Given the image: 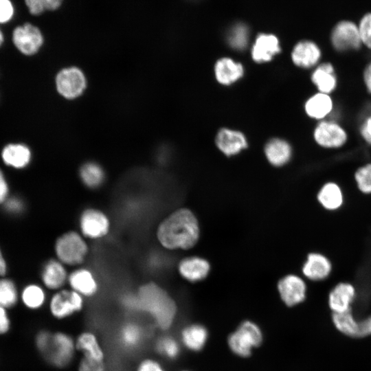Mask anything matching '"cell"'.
<instances>
[{"label": "cell", "instance_id": "277c9868", "mask_svg": "<svg viewBox=\"0 0 371 371\" xmlns=\"http://www.w3.org/2000/svg\"><path fill=\"white\" fill-rule=\"evenodd\" d=\"M77 354L75 337L67 331L57 330L52 331L49 348L42 357L52 367L63 370L74 363Z\"/></svg>", "mask_w": 371, "mask_h": 371}, {"label": "cell", "instance_id": "ba28073f", "mask_svg": "<svg viewBox=\"0 0 371 371\" xmlns=\"http://www.w3.org/2000/svg\"><path fill=\"white\" fill-rule=\"evenodd\" d=\"M55 85L58 93L67 100H74L85 92L87 81L85 73L76 66L60 69L56 74Z\"/></svg>", "mask_w": 371, "mask_h": 371}, {"label": "cell", "instance_id": "9c48e42d", "mask_svg": "<svg viewBox=\"0 0 371 371\" xmlns=\"http://www.w3.org/2000/svg\"><path fill=\"white\" fill-rule=\"evenodd\" d=\"M78 225L79 232L85 238L98 240L108 235L111 229V221L102 210L95 207H87L81 212Z\"/></svg>", "mask_w": 371, "mask_h": 371}, {"label": "cell", "instance_id": "ac0fdd59", "mask_svg": "<svg viewBox=\"0 0 371 371\" xmlns=\"http://www.w3.org/2000/svg\"><path fill=\"white\" fill-rule=\"evenodd\" d=\"M321 55V49L315 43L311 41H302L293 47L291 59L297 67L308 69L318 63Z\"/></svg>", "mask_w": 371, "mask_h": 371}, {"label": "cell", "instance_id": "7c38bea8", "mask_svg": "<svg viewBox=\"0 0 371 371\" xmlns=\"http://www.w3.org/2000/svg\"><path fill=\"white\" fill-rule=\"evenodd\" d=\"M313 137L317 144L327 148L342 146L347 141V133L337 123L322 121L315 127Z\"/></svg>", "mask_w": 371, "mask_h": 371}, {"label": "cell", "instance_id": "ab89813d", "mask_svg": "<svg viewBox=\"0 0 371 371\" xmlns=\"http://www.w3.org/2000/svg\"><path fill=\"white\" fill-rule=\"evenodd\" d=\"M358 28L362 44L371 49V12L362 16Z\"/></svg>", "mask_w": 371, "mask_h": 371}, {"label": "cell", "instance_id": "5bb4252c", "mask_svg": "<svg viewBox=\"0 0 371 371\" xmlns=\"http://www.w3.org/2000/svg\"><path fill=\"white\" fill-rule=\"evenodd\" d=\"M69 289L80 294L85 298L92 297L98 293L99 284L95 276L87 268L78 267L68 275Z\"/></svg>", "mask_w": 371, "mask_h": 371}, {"label": "cell", "instance_id": "60d3db41", "mask_svg": "<svg viewBox=\"0 0 371 371\" xmlns=\"http://www.w3.org/2000/svg\"><path fill=\"white\" fill-rule=\"evenodd\" d=\"M76 371H107L106 362H98L80 357L76 366Z\"/></svg>", "mask_w": 371, "mask_h": 371}, {"label": "cell", "instance_id": "bcb514c9", "mask_svg": "<svg viewBox=\"0 0 371 371\" xmlns=\"http://www.w3.org/2000/svg\"><path fill=\"white\" fill-rule=\"evenodd\" d=\"M9 188L3 172L0 170V204L8 198Z\"/></svg>", "mask_w": 371, "mask_h": 371}, {"label": "cell", "instance_id": "7bdbcfd3", "mask_svg": "<svg viewBox=\"0 0 371 371\" xmlns=\"http://www.w3.org/2000/svg\"><path fill=\"white\" fill-rule=\"evenodd\" d=\"M3 203L6 212L12 214H19L25 208L24 202L17 196L8 198Z\"/></svg>", "mask_w": 371, "mask_h": 371}, {"label": "cell", "instance_id": "484cf974", "mask_svg": "<svg viewBox=\"0 0 371 371\" xmlns=\"http://www.w3.org/2000/svg\"><path fill=\"white\" fill-rule=\"evenodd\" d=\"M265 153L271 164L282 166L291 159L292 150L286 141L280 138H273L266 144Z\"/></svg>", "mask_w": 371, "mask_h": 371}, {"label": "cell", "instance_id": "e575fe53", "mask_svg": "<svg viewBox=\"0 0 371 371\" xmlns=\"http://www.w3.org/2000/svg\"><path fill=\"white\" fill-rule=\"evenodd\" d=\"M249 41V30L242 23L234 25L228 32L227 41L229 45L237 50L244 49Z\"/></svg>", "mask_w": 371, "mask_h": 371}, {"label": "cell", "instance_id": "4fadbf2b", "mask_svg": "<svg viewBox=\"0 0 371 371\" xmlns=\"http://www.w3.org/2000/svg\"><path fill=\"white\" fill-rule=\"evenodd\" d=\"M76 347L81 357L98 362H106V352L97 333L83 330L75 337Z\"/></svg>", "mask_w": 371, "mask_h": 371}, {"label": "cell", "instance_id": "b9f144b4", "mask_svg": "<svg viewBox=\"0 0 371 371\" xmlns=\"http://www.w3.org/2000/svg\"><path fill=\"white\" fill-rule=\"evenodd\" d=\"M15 13V6L12 0H0V25L10 23Z\"/></svg>", "mask_w": 371, "mask_h": 371}, {"label": "cell", "instance_id": "f907efd6", "mask_svg": "<svg viewBox=\"0 0 371 371\" xmlns=\"http://www.w3.org/2000/svg\"><path fill=\"white\" fill-rule=\"evenodd\" d=\"M3 41H4V35L1 29L0 28V47L3 44Z\"/></svg>", "mask_w": 371, "mask_h": 371}, {"label": "cell", "instance_id": "e0dca14e", "mask_svg": "<svg viewBox=\"0 0 371 371\" xmlns=\"http://www.w3.org/2000/svg\"><path fill=\"white\" fill-rule=\"evenodd\" d=\"M216 144L218 148L227 156L236 155L248 146L243 133L225 128L218 132Z\"/></svg>", "mask_w": 371, "mask_h": 371}, {"label": "cell", "instance_id": "d590c367", "mask_svg": "<svg viewBox=\"0 0 371 371\" xmlns=\"http://www.w3.org/2000/svg\"><path fill=\"white\" fill-rule=\"evenodd\" d=\"M25 4L32 15H39L45 10H54L60 7L63 0H24Z\"/></svg>", "mask_w": 371, "mask_h": 371}, {"label": "cell", "instance_id": "816d5d0a", "mask_svg": "<svg viewBox=\"0 0 371 371\" xmlns=\"http://www.w3.org/2000/svg\"><path fill=\"white\" fill-rule=\"evenodd\" d=\"M181 371H188V370H181Z\"/></svg>", "mask_w": 371, "mask_h": 371}, {"label": "cell", "instance_id": "2e32d148", "mask_svg": "<svg viewBox=\"0 0 371 371\" xmlns=\"http://www.w3.org/2000/svg\"><path fill=\"white\" fill-rule=\"evenodd\" d=\"M69 273L66 266L57 258H51L43 265L41 278L45 288L58 291L67 282Z\"/></svg>", "mask_w": 371, "mask_h": 371}, {"label": "cell", "instance_id": "f1b7e54d", "mask_svg": "<svg viewBox=\"0 0 371 371\" xmlns=\"http://www.w3.org/2000/svg\"><path fill=\"white\" fill-rule=\"evenodd\" d=\"M333 102L329 95L324 93H317L306 102L304 109L306 114L312 118L321 120L333 110Z\"/></svg>", "mask_w": 371, "mask_h": 371}, {"label": "cell", "instance_id": "9a60e30c", "mask_svg": "<svg viewBox=\"0 0 371 371\" xmlns=\"http://www.w3.org/2000/svg\"><path fill=\"white\" fill-rule=\"evenodd\" d=\"M278 289L281 299L289 306L302 302L306 297V284L295 275H288L282 278L278 282Z\"/></svg>", "mask_w": 371, "mask_h": 371}, {"label": "cell", "instance_id": "c3c4849f", "mask_svg": "<svg viewBox=\"0 0 371 371\" xmlns=\"http://www.w3.org/2000/svg\"><path fill=\"white\" fill-rule=\"evenodd\" d=\"M363 80L369 93H371V62L366 66L363 71Z\"/></svg>", "mask_w": 371, "mask_h": 371}, {"label": "cell", "instance_id": "7a4b0ae2", "mask_svg": "<svg viewBox=\"0 0 371 371\" xmlns=\"http://www.w3.org/2000/svg\"><path fill=\"white\" fill-rule=\"evenodd\" d=\"M156 236L159 243L166 249H190L199 237L198 221L190 210L178 209L160 222Z\"/></svg>", "mask_w": 371, "mask_h": 371}, {"label": "cell", "instance_id": "52a82bcc", "mask_svg": "<svg viewBox=\"0 0 371 371\" xmlns=\"http://www.w3.org/2000/svg\"><path fill=\"white\" fill-rule=\"evenodd\" d=\"M148 337L146 327L140 322L128 319L122 322L115 332V341L123 351L134 353L143 348Z\"/></svg>", "mask_w": 371, "mask_h": 371}, {"label": "cell", "instance_id": "cb8c5ba5", "mask_svg": "<svg viewBox=\"0 0 371 371\" xmlns=\"http://www.w3.org/2000/svg\"><path fill=\"white\" fill-rule=\"evenodd\" d=\"M3 162L14 168H25L30 162V149L21 144H10L5 146L1 153Z\"/></svg>", "mask_w": 371, "mask_h": 371}, {"label": "cell", "instance_id": "3957f363", "mask_svg": "<svg viewBox=\"0 0 371 371\" xmlns=\"http://www.w3.org/2000/svg\"><path fill=\"white\" fill-rule=\"evenodd\" d=\"M85 239L76 230L63 233L54 243L56 258L65 266L82 265L89 253V247Z\"/></svg>", "mask_w": 371, "mask_h": 371}, {"label": "cell", "instance_id": "7dc6e473", "mask_svg": "<svg viewBox=\"0 0 371 371\" xmlns=\"http://www.w3.org/2000/svg\"><path fill=\"white\" fill-rule=\"evenodd\" d=\"M360 324V338H363L371 335V316L359 321Z\"/></svg>", "mask_w": 371, "mask_h": 371}, {"label": "cell", "instance_id": "4dcf8cb0", "mask_svg": "<svg viewBox=\"0 0 371 371\" xmlns=\"http://www.w3.org/2000/svg\"><path fill=\"white\" fill-rule=\"evenodd\" d=\"M153 350L158 356L173 361L179 357L181 346L178 340L173 336L164 334L157 337L154 341Z\"/></svg>", "mask_w": 371, "mask_h": 371}, {"label": "cell", "instance_id": "d6a6232c", "mask_svg": "<svg viewBox=\"0 0 371 371\" xmlns=\"http://www.w3.org/2000/svg\"><path fill=\"white\" fill-rule=\"evenodd\" d=\"M23 304L29 310L41 309L47 302V295L42 286L36 284H30L23 288L21 293Z\"/></svg>", "mask_w": 371, "mask_h": 371}, {"label": "cell", "instance_id": "f35d334b", "mask_svg": "<svg viewBox=\"0 0 371 371\" xmlns=\"http://www.w3.org/2000/svg\"><path fill=\"white\" fill-rule=\"evenodd\" d=\"M52 331L43 328L38 330L34 336V346L36 351L43 357L47 351L52 339Z\"/></svg>", "mask_w": 371, "mask_h": 371}, {"label": "cell", "instance_id": "5b68a950", "mask_svg": "<svg viewBox=\"0 0 371 371\" xmlns=\"http://www.w3.org/2000/svg\"><path fill=\"white\" fill-rule=\"evenodd\" d=\"M85 299L71 289H61L56 291L49 300V313L56 321L69 319L83 311Z\"/></svg>", "mask_w": 371, "mask_h": 371}, {"label": "cell", "instance_id": "d6986e66", "mask_svg": "<svg viewBox=\"0 0 371 371\" xmlns=\"http://www.w3.org/2000/svg\"><path fill=\"white\" fill-rule=\"evenodd\" d=\"M355 289L348 282L337 284L328 295V306L333 313H342L350 310L355 300Z\"/></svg>", "mask_w": 371, "mask_h": 371}, {"label": "cell", "instance_id": "74e56055", "mask_svg": "<svg viewBox=\"0 0 371 371\" xmlns=\"http://www.w3.org/2000/svg\"><path fill=\"white\" fill-rule=\"evenodd\" d=\"M134 371H166V370L157 358L148 355L138 360Z\"/></svg>", "mask_w": 371, "mask_h": 371}, {"label": "cell", "instance_id": "836d02e7", "mask_svg": "<svg viewBox=\"0 0 371 371\" xmlns=\"http://www.w3.org/2000/svg\"><path fill=\"white\" fill-rule=\"evenodd\" d=\"M19 300V293L15 284L10 279H0V306L8 310L14 307Z\"/></svg>", "mask_w": 371, "mask_h": 371}, {"label": "cell", "instance_id": "1f68e13d", "mask_svg": "<svg viewBox=\"0 0 371 371\" xmlns=\"http://www.w3.org/2000/svg\"><path fill=\"white\" fill-rule=\"evenodd\" d=\"M333 322L335 328L346 336L360 338L359 321L355 319L352 311L333 313Z\"/></svg>", "mask_w": 371, "mask_h": 371}, {"label": "cell", "instance_id": "6da1fadb", "mask_svg": "<svg viewBox=\"0 0 371 371\" xmlns=\"http://www.w3.org/2000/svg\"><path fill=\"white\" fill-rule=\"evenodd\" d=\"M135 293L136 313L148 316L160 331L170 330L177 312V304L170 294L154 282L142 284Z\"/></svg>", "mask_w": 371, "mask_h": 371}, {"label": "cell", "instance_id": "8992f818", "mask_svg": "<svg viewBox=\"0 0 371 371\" xmlns=\"http://www.w3.org/2000/svg\"><path fill=\"white\" fill-rule=\"evenodd\" d=\"M262 334L260 328L254 322L245 321L228 338V345L232 351L243 357L251 355L253 348L260 345Z\"/></svg>", "mask_w": 371, "mask_h": 371}, {"label": "cell", "instance_id": "8fae6325", "mask_svg": "<svg viewBox=\"0 0 371 371\" xmlns=\"http://www.w3.org/2000/svg\"><path fill=\"white\" fill-rule=\"evenodd\" d=\"M330 42L339 52L359 49L362 43L358 25L348 20L339 21L331 32Z\"/></svg>", "mask_w": 371, "mask_h": 371}, {"label": "cell", "instance_id": "ee69618b", "mask_svg": "<svg viewBox=\"0 0 371 371\" xmlns=\"http://www.w3.org/2000/svg\"><path fill=\"white\" fill-rule=\"evenodd\" d=\"M12 328V322L8 309L0 306V337L8 334Z\"/></svg>", "mask_w": 371, "mask_h": 371}, {"label": "cell", "instance_id": "ffe728a7", "mask_svg": "<svg viewBox=\"0 0 371 371\" xmlns=\"http://www.w3.org/2000/svg\"><path fill=\"white\" fill-rule=\"evenodd\" d=\"M280 52L279 41L273 34H261L256 39L252 47V59L259 63L270 61Z\"/></svg>", "mask_w": 371, "mask_h": 371}, {"label": "cell", "instance_id": "f546056e", "mask_svg": "<svg viewBox=\"0 0 371 371\" xmlns=\"http://www.w3.org/2000/svg\"><path fill=\"white\" fill-rule=\"evenodd\" d=\"M317 200L326 210H336L342 205L344 202L341 189L337 183L328 182L319 190Z\"/></svg>", "mask_w": 371, "mask_h": 371}, {"label": "cell", "instance_id": "8d00e7d4", "mask_svg": "<svg viewBox=\"0 0 371 371\" xmlns=\"http://www.w3.org/2000/svg\"><path fill=\"white\" fill-rule=\"evenodd\" d=\"M359 190L364 194H371V163L360 167L355 173Z\"/></svg>", "mask_w": 371, "mask_h": 371}, {"label": "cell", "instance_id": "30bf717a", "mask_svg": "<svg viewBox=\"0 0 371 371\" xmlns=\"http://www.w3.org/2000/svg\"><path fill=\"white\" fill-rule=\"evenodd\" d=\"M12 41L20 52L31 56L39 51L44 38L38 27L30 23H25L14 28Z\"/></svg>", "mask_w": 371, "mask_h": 371}, {"label": "cell", "instance_id": "681fc988", "mask_svg": "<svg viewBox=\"0 0 371 371\" xmlns=\"http://www.w3.org/2000/svg\"><path fill=\"white\" fill-rule=\"evenodd\" d=\"M7 272L6 262L3 256L1 251L0 249V276H3Z\"/></svg>", "mask_w": 371, "mask_h": 371}, {"label": "cell", "instance_id": "f6af8a7d", "mask_svg": "<svg viewBox=\"0 0 371 371\" xmlns=\"http://www.w3.org/2000/svg\"><path fill=\"white\" fill-rule=\"evenodd\" d=\"M360 133L363 139L371 144V115L366 118L360 128Z\"/></svg>", "mask_w": 371, "mask_h": 371}, {"label": "cell", "instance_id": "44dd1931", "mask_svg": "<svg viewBox=\"0 0 371 371\" xmlns=\"http://www.w3.org/2000/svg\"><path fill=\"white\" fill-rule=\"evenodd\" d=\"M332 265L329 259L319 253H311L302 267L304 276L313 281L326 278L330 273Z\"/></svg>", "mask_w": 371, "mask_h": 371}, {"label": "cell", "instance_id": "83f0119b", "mask_svg": "<svg viewBox=\"0 0 371 371\" xmlns=\"http://www.w3.org/2000/svg\"><path fill=\"white\" fill-rule=\"evenodd\" d=\"M207 339L206 328L199 324H191L183 327L180 332V341L185 348L198 351L205 346Z\"/></svg>", "mask_w": 371, "mask_h": 371}, {"label": "cell", "instance_id": "603a6c76", "mask_svg": "<svg viewBox=\"0 0 371 371\" xmlns=\"http://www.w3.org/2000/svg\"><path fill=\"white\" fill-rule=\"evenodd\" d=\"M209 262L199 257L192 256L183 258L178 265L180 275L190 282L204 279L210 271Z\"/></svg>", "mask_w": 371, "mask_h": 371}, {"label": "cell", "instance_id": "4316f807", "mask_svg": "<svg viewBox=\"0 0 371 371\" xmlns=\"http://www.w3.org/2000/svg\"><path fill=\"white\" fill-rule=\"evenodd\" d=\"M311 80L319 92H333L337 87V78L332 64L324 63L317 66L312 73Z\"/></svg>", "mask_w": 371, "mask_h": 371}, {"label": "cell", "instance_id": "d4e9b609", "mask_svg": "<svg viewBox=\"0 0 371 371\" xmlns=\"http://www.w3.org/2000/svg\"><path fill=\"white\" fill-rule=\"evenodd\" d=\"M78 174L82 183L89 190L100 188L106 179V173L102 166L93 161L82 164Z\"/></svg>", "mask_w": 371, "mask_h": 371}, {"label": "cell", "instance_id": "7402d4cb", "mask_svg": "<svg viewBox=\"0 0 371 371\" xmlns=\"http://www.w3.org/2000/svg\"><path fill=\"white\" fill-rule=\"evenodd\" d=\"M214 74L220 84L229 85L243 77L244 68L241 63L225 57L220 58L215 63Z\"/></svg>", "mask_w": 371, "mask_h": 371}]
</instances>
